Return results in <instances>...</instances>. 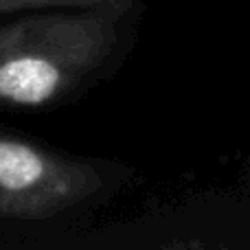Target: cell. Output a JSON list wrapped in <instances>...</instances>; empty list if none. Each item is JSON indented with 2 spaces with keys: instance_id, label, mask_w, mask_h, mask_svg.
I'll return each mask as SVG.
<instances>
[{
  "instance_id": "obj_1",
  "label": "cell",
  "mask_w": 250,
  "mask_h": 250,
  "mask_svg": "<svg viewBox=\"0 0 250 250\" xmlns=\"http://www.w3.org/2000/svg\"><path fill=\"white\" fill-rule=\"evenodd\" d=\"M141 0L0 18V108L53 110L86 95L125 57Z\"/></svg>"
},
{
  "instance_id": "obj_2",
  "label": "cell",
  "mask_w": 250,
  "mask_h": 250,
  "mask_svg": "<svg viewBox=\"0 0 250 250\" xmlns=\"http://www.w3.org/2000/svg\"><path fill=\"white\" fill-rule=\"evenodd\" d=\"M117 182V169L101 160L0 129V220H55L104 202Z\"/></svg>"
},
{
  "instance_id": "obj_3",
  "label": "cell",
  "mask_w": 250,
  "mask_h": 250,
  "mask_svg": "<svg viewBox=\"0 0 250 250\" xmlns=\"http://www.w3.org/2000/svg\"><path fill=\"white\" fill-rule=\"evenodd\" d=\"M123 2V0H0V18L16 16V13L35 11V9L53 7H95V4Z\"/></svg>"
}]
</instances>
